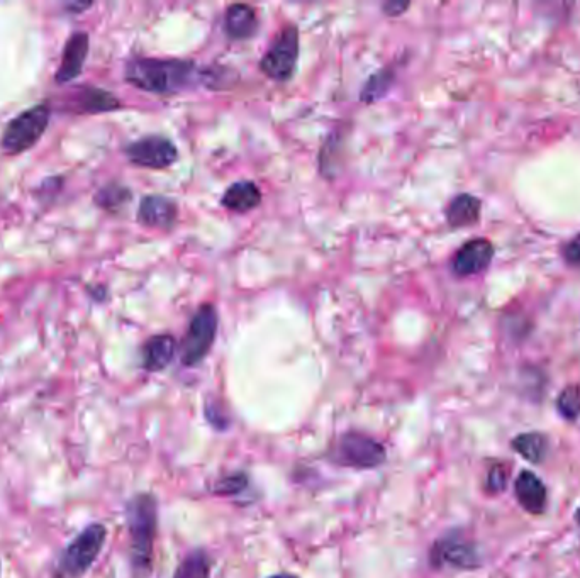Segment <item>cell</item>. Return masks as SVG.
I'll return each instance as SVG.
<instances>
[{"label":"cell","instance_id":"cell-1","mask_svg":"<svg viewBox=\"0 0 580 578\" xmlns=\"http://www.w3.org/2000/svg\"><path fill=\"white\" fill-rule=\"evenodd\" d=\"M124 80L148 94L175 95L201 82V70L192 60L134 56L126 63Z\"/></svg>","mask_w":580,"mask_h":578},{"label":"cell","instance_id":"cell-2","mask_svg":"<svg viewBox=\"0 0 580 578\" xmlns=\"http://www.w3.org/2000/svg\"><path fill=\"white\" fill-rule=\"evenodd\" d=\"M129 533V562L134 575L143 578L151 572L153 548L157 538L158 504L151 494L134 495L126 507Z\"/></svg>","mask_w":580,"mask_h":578},{"label":"cell","instance_id":"cell-3","mask_svg":"<svg viewBox=\"0 0 580 578\" xmlns=\"http://www.w3.org/2000/svg\"><path fill=\"white\" fill-rule=\"evenodd\" d=\"M107 528L102 523L85 526L60 553L56 573L60 578H82L106 545Z\"/></svg>","mask_w":580,"mask_h":578},{"label":"cell","instance_id":"cell-4","mask_svg":"<svg viewBox=\"0 0 580 578\" xmlns=\"http://www.w3.org/2000/svg\"><path fill=\"white\" fill-rule=\"evenodd\" d=\"M51 109L48 104H36L28 111L21 112L7 124L0 148L6 155H21L33 148L50 126Z\"/></svg>","mask_w":580,"mask_h":578},{"label":"cell","instance_id":"cell-5","mask_svg":"<svg viewBox=\"0 0 580 578\" xmlns=\"http://www.w3.org/2000/svg\"><path fill=\"white\" fill-rule=\"evenodd\" d=\"M218 324V311L212 304H204L197 309L180 346V362L184 367H196L209 355L216 341Z\"/></svg>","mask_w":580,"mask_h":578},{"label":"cell","instance_id":"cell-6","mask_svg":"<svg viewBox=\"0 0 580 578\" xmlns=\"http://www.w3.org/2000/svg\"><path fill=\"white\" fill-rule=\"evenodd\" d=\"M387 451L379 441L367 434L350 431L338 438L331 448V462L346 468L370 470L385 462Z\"/></svg>","mask_w":580,"mask_h":578},{"label":"cell","instance_id":"cell-7","mask_svg":"<svg viewBox=\"0 0 580 578\" xmlns=\"http://www.w3.org/2000/svg\"><path fill=\"white\" fill-rule=\"evenodd\" d=\"M299 51H301L299 29L296 26H285L263 55L260 70L263 75H267L275 82H289L296 72Z\"/></svg>","mask_w":580,"mask_h":578},{"label":"cell","instance_id":"cell-8","mask_svg":"<svg viewBox=\"0 0 580 578\" xmlns=\"http://www.w3.org/2000/svg\"><path fill=\"white\" fill-rule=\"evenodd\" d=\"M431 565L455 570H475L482 565V555L474 541L462 534H447L436 541L430 553Z\"/></svg>","mask_w":580,"mask_h":578},{"label":"cell","instance_id":"cell-9","mask_svg":"<svg viewBox=\"0 0 580 578\" xmlns=\"http://www.w3.org/2000/svg\"><path fill=\"white\" fill-rule=\"evenodd\" d=\"M124 155L134 167L162 170L172 167L179 160V150L173 145L172 139L158 134L136 139L124 148Z\"/></svg>","mask_w":580,"mask_h":578},{"label":"cell","instance_id":"cell-10","mask_svg":"<svg viewBox=\"0 0 580 578\" xmlns=\"http://www.w3.org/2000/svg\"><path fill=\"white\" fill-rule=\"evenodd\" d=\"M494 253L496 250L489 239H470L453 256V273L458 277H472L486 272L487 268L491 267Z\"/></svg>","mask_w":580,"mask_h":578},{"label":"cell","instance_id":"cell-11","mask_svg":"<svg viewBox=\"0 0 580 578\" xmlns=\"http://www.w3.org/2000/svg\"><path fill=\"white\" fill-rule=\"evenodd\" d=\"M65 111L75 114H104L119 111L123 104L116 95L99 87H77L67 94Z\"/></svg>","mask_w":580,"mask_h":578},{"label":"cell","instance_id":"cell-12","mask_svg":"<svg viewBox=\"0 0 580 578\" xmlns=\"http://www.w3.org/2000/svg\"><path fill=\"white\" fill-rule=\"evenodd\" d=\"M179 221V206L177 202L165 195H146L138 207V223L145 228L170 229Z\"/></svg>","mask_w":580,"mask_h":578},{"label":"cell","instance_id":"cell-13","mask_svg":"<svg viewBox=\"0 0 580 578\" xmlns=\"http://www.w3.org/2000/svg\"><path fill=\"white\" fill-rule=\"evenodd\" d=\"M90 38L85 31L73 33L63 48L62 63L55 73V82L65 85L80 77L84 72V65L89 56Z\"/></svg>","mask_w":580,"mask_h":578},{"label":"cell","instance_id":"cell-14","mask_svg":"<svg viewBox=\"0 0 580 578\" xmlns=\"http://www.w3.org/2000/svg\"><path fill=\"white\" fill-rule=\"evenodd\" d=\"M514 494L519 506L528 514L541 516L547 512L548 490L545 482L531 470H521L514 480Z\"/></svg>","mask_w":580,"mask_h":578},{"label":"cell","instance_id":"cell-15","mask_svg":"<svg viewBox=\"0 0 580 578\" xmlns=\"http://www.w3.org/2000/svg\"><path fill=\"white\" fill-rule=\"evenodd\" d=\"M177 353V341L172 334L151 336L141 348V365L146 372H162L172 363Z\"/></svg>","mask_w":580,"mask_h":578},{"label":"cell","instance_id":"cell-16","mask_svg":"<svg viewBox=\"0 0 580 578\" xmlns=\"http://www.w3.org/2000/svg\"><path fill=\"white\" fill-rule=\"evenodd\" d=\"M258 14L255 9L246 4H233L228 7L224 16V31L228 38L241 41L255 36L258 31Z\"/></svg>","mask_w":580,"mask_h":578},{"label":"cell","instance_id":"cell-17","mask_svg":"<svg viewBox=\"0 0 580 578\" xmlns=\"http://www.w3.org/2000/svg\"><path fill=\"white\" fill-rule=\"evenodd\" d=\"M482 202L472 194H458L448 204L445 216L452 229L469 228L480 221Z\"/></svg>","mask_w":580,"mask_h":578},{"label":"cell","instance_id":"cell-18","mask_svg":"<svg viewBox=\"0 0 580 578\" xmlns=\"http://www.w3.org/2000/svg\"><path fill=\"white\" fill-rule=\"evenodd\" d=\"M221 204L229 211L245 214L262 204V192L250 180H241V182L229 185L228 190L221 197Z\"/></svg>","mask_w":580,"mask_h":578},{"label":"cell","instance_id":"cell-19","mask_svg":"<svg viewBox=\"0 0 580 578\" xmlns=\"http://www.w3.org/2000/svg\"><path fill=\"white\" fill-rule=\"evenodd\" d=\"M511 448L531 465H541L547 460L548 451H550V440H548V436L545 433L528 431V433H521L516 438H513Z\"/></svg>","mask_w":580,"mask_h":578},{"label":"cell","instance_id":"cell-20","mask_svg":"<svg viewBox=\"0 0 580 578\" xmlns=\"http://www.w3.org/2000/svg\"><path fill=\"white\" fill-rule=\"evenodd\" d=\"M131 199H133V194H131V190L128 187H124L118 182H111V184L104 185V187L97 190L94 202L95 206L101 207L104 211L116 214L123 207L128 206Z\"/></svg>","mask_w":580,"mask_h":578},{"label":"cell","instance_id":"cell-21","mask_svg":"<svg viewBox=\"0 0 580 578\" xmlns=\"http://www.w3.org/2000/svg\"><path fill=\"white\" fill-rule=\"evenodd\" d=\"M394 82H396V70L382 68L379 72L374 73L363 85L362 92H360V101L363 104H374V102L384 99L385 95L389 94Z\"/></svg>","mask_w":580,"mask_h":578},{"label":"cell","instance_id":"cell-22","mask_svg":"<svg viewBox=\"0 0 580 578\" xmlns=\"http://www.w3.org/2000/svg\"><path fill=\"white\" fill-rule=\"evenodd\" d=\"M173 578H211V562L206 553L196 550L185 556Z\"/></svg>","mask_w":580,"mask_h":578},{"label":"cell","instance_id":"cell-23","mask_svg":"<svg viewBox=\"0 0 580 578\" xmlns=\"http://www.w3.org/2000/svg\"><path fill=\"white\" fill-rule=\"evenodd\" d=\"M557 411L560 416L567 421H575L580 417V385H567L560 394H558Z\"/></svg>","mask_w":580,"mask_h":578},{"label":"cell","instance_id":"cell-24","mask_svg":"<svg viewBox=\"0 0 580 578\" xmlns=\"http://www.w3.org/2000/svg\"><path fill=\"white\" fill-rule=\"evenodd\" d=\"M509 467L504 463H496L494 467L489 468L486 477V492L489 495L501 494L508 487Z\"/></svg>","mask_w":580,"mask_h":578},{"label":"cell","instance_id":"cell-25","mask_svg":"<svg viewBox=\"0 0 580 578\" xmlns=\"http://www.w3.org/2000/svg\"><path fill=\"white\" fill-rule=\"evenodd\" d=\"M246 485H248V478L243 473H235V475L221 478L216 487H214V492L223 495L240 494L246 489Z\"/></svg>","mask_w":580,"mask_h":578},{"label":"cell","instance_id":"cell-26","mask_svg":"<svg viewBox=\"0 0 580 578\" xmlns=\"http://www.w3.org/2000/svg\"><path fill=\"white\" fill-rule=\"evenodd\" d=\"M562 255L570 267L580 268V234H577L574 239H570L569 243H565Z\"/></svg>","mask_w":580,"mask_h":578},{"label":"cell","instance_id":"cell-27","mask_svg":"<svg viewBox=\"0 0 580 578\" xmlns=\"http://www.w3.org/2000/svg\"><path fill=\"white\" fill-rule=\"evenodd\" d=\"M411 7V2H401V0H389L382 4V12H384L387 17H399L408 11Z\"/></svg>","mask_w":580,"mask_h":578},{"label":"cell","instance_id":"cell-28","mask_svg":"<svg viewBox=\"0 0 580 578\" xmlns=\"http://www.w3.org/2000/svg\"><path fill=\"white\" fill-rule=\"evenodd\" d=\"M92 7V2H73V4H67L65 9H67L70 14H80V12L87 11Z\"/></svg>","mask_w":580,"mask_h":578},{"label":"cell","instance_id":"cell-29","mask_svg":"<svg viewBox=\"0 0 580 578\" xmlns=\"http://www.w3.org/2000/svg\"><path fill=\"white\" fill-rule=\"evenodd\" d=\"M268 578H299L296 575H292V573H279V575H272V577Z\"/></svg>","mask_w":580,"mask_h":578},{"label":"cell","instance_id":"cell-30","mask_svg":"<svg viewBox=\"0 0 580 578\" xmlns=\"http://www.w3.org/2000/svg\"><path fill=\"white\" fill-rule=\"evenodd\" d=\"M574 521H575V524H577V526H579V529H580V507H579V509H577V511H575Z\"/></svg>","mask_w":580,"mask_h":578}]
</instances>
